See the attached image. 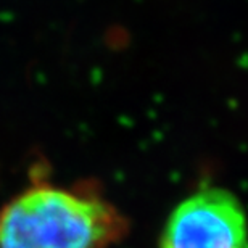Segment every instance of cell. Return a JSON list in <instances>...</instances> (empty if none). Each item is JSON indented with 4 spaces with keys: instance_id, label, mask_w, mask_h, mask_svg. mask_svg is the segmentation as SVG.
<instances>
[{
    "instance_id": "1",
    "label": "cell",
    "mask_w": 248,
    "mask_h": 248,
    "mask_svg": "<svg viewBox=\"0 0 248 248\" xmlns=\"http://www.w3.org/2000/svg\"><path fill=\"white\" fill-rule=\"evenodd\" d=\"M124 219L95 192L39 182L0 211V248H108Z\"/></svg>"
},
{
    "instance_id": "2",
    "label": "cell",
    "mask_w": 248,
    "mask_h": 248,
    "mask_svg": "<svg viewBox=\"0 0 248 248\" xmlns=\"http://www.w3.org/2000/svg\"><path fill=\"white\" fill-rule=\"evenodd\" d=\"M160 248H248L245 208L224 187L198 188L168 216Z\"/></svg>"
}]
</instances>
